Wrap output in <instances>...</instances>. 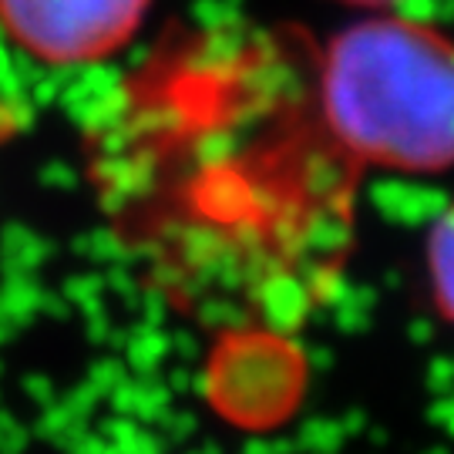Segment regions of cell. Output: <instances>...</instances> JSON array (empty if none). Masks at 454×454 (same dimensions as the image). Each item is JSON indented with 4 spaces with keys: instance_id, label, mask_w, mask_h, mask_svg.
Here are the masks:
<instances>
[{
    "instance_id": "6da1fadb",
    "label": "cell",
    "mask_w": 454,
    "mask_h": 454,
    "mask_svg": "<svg viewBox=\"0 0 454 454\" xmlns=\"http://www.w3.org/2000/svg\"><path fill=\"white\" fill-rule=\"evenodd\" d=\"M317 112L360 168L454 172V34L401 11H357L317 58Z\"/></svg>"
},
{
    "instance_id": "7a4b0ae2",
    "label": "cell",
    "mask_w": 454,
    "mask_h": 454,
    "mask_svg": "<svg viewBox=\"0 0 454 454\" xmlns=\"http://www.w3.org/2000/svg\"><path fill=\"white\" fill-rule=\"evenodd\" d=\"M152 0H0V27L51 67L101 65L129 48Z\"/></svg>"
},
{
    "instance_id": "3957f363",
    "label": "cell",
    "mask_w": 454,
    "mask_h": 454,
    "mask_svg": "<svg viewBox=\"0 0 454 454\" xmlns=\"http://www.w3.org/2000/svg\"><path fill=\"white\" fill-rule=\"evenodd\" d=\"M424 283L434 313L454 330V199L424 236Z\"/></svg>"
},
{
    "instance_id": "277c9868",
    "label": "cell",
    "mask_w": 454,
    "mask_h": 454,
    "mask_svg": "<svg viewBox=\"0 0 454 454\" xmlns=\"http://www.w3.org/2000/svg\"><path fill=\"white\" fill-rule=\"evenodd\" d=\"M343 7H354V11H387V7H401L407 0H333Z\"/></svg>"
}]
</instances>
